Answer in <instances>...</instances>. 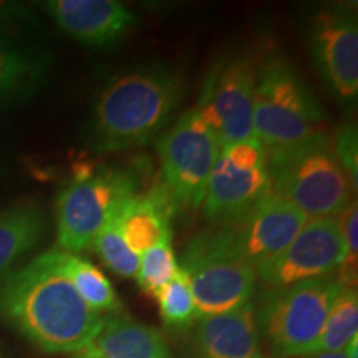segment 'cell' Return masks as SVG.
Masks as SVG:
<instances>
[{"label":"cell","mask_w":358,"mask_h":358,"mask_svg":"<svg viewBox=\"0 0 358 358\" xmlns=\"http://www.w3.org/2000/svg\"><path fill=\"white\" fill-rule=\"evenodd\" d=\"M0 315L48 353H80L105 322L65 275L60 250L40 254L0 279Z\"/></svg>","instance_id":"cell-1"},{"label":"cell","mask_w":358,"mask_h":358,"mask_svg":"<svg viewBox=\"0 0 358 358\" xmlns=\"http://www.w3.org/2000/svg\"><path fill=\"white\" fill-rule=\"evenodd\" d=\"M185 95V83L163 64L123 71L103 87L93 106L90 143L96 153L145 146L166 127Z\"/></svg>","instance_id":"cell-2"},{"label":"cell","mask_w":358,"mask_h":358,"mask_svg":"<svg viewBox=\"0 0 358 358\" xmlns=\"http://www.w3.org/2000/svg\"><path fill=\"white\" fill-rule=\"evenodd\" d=\"M271 191L307 219L338 217L352 203V187L324 129L297 145L266 151Z\"/></svg>","instance_id":"cell-3"},{"label":"cell","mask_w":358,"mask_h":358,"mask_svg":"<svg viewBox=\"0 0 358 358\" xmlns=\"http://www.w3.org/2000/svg\"><path fill=\"white\" fill-rule=\"evenodd\" d=\"M179 267L189 280L198 319L236 310L256 292V268L243 256L227 226L192 237Z\"/></svg>","instance_id":"cell-4"},{"label":"cell","mask_w":358,"mask_h":358,"mask_svg":"<svg viewBox=\"0 0 358 358\" xmlns=\"http://www.w3.org/2000/svg\"><path fill=\"white\" fill-rule=\"evenodd\" d=\"M325 111L287 60L259 64L252 105V134L266 151L297 145L322 131Z\"/></svg>","instance_id":"cell-5"},{"label":"cell","mask_w":358,"mask_h":358,"mask_svg":"<svg viewBox=\"0 0 358 358\" xmlns=\"http://www.w3.org/2000/svg\"><path fill=\"white\" fill-rule=\"evenodd\" d=\"M342 287L337 277L327 275L268 290L259 313V324L277 358L307 355Z\"/></svg>","instance_id":"cell-6"},{"label":"cell","mask_w":358,"mask_h":358,"mask_svg":"<svg viewBox=\"0 0 358 358\" xmlns=\"http://www.w3.org/2000/svg\"><path fill=\"white\" fill-rule=\"evenodd\" d=\"M138 192L136 176L118 168L85 169L57 196V244L64 252L92 248L103 222L120 201Z\"/></svg>","instance_id":"cell-7"},{"label":"cell","mask_w":358,"mask_h":358,"mask_svg":"<svg viewBox=\"0 0 358 358\" xmlns=\"http://www.w3.org/2000/svg\"><path fill=\"white\" fill-rule=\"evenodd\" d=\"M222 145L194 108L187 110L158 141L163 189L174 208L203 206L206 185Z\"/></svg>","instance_id":"cell-8"},{"label":"cell","mask_w":358,"mask_h":358,"mask_svg":"<svg viewBox=\"0 0 358 358\" xmlns=\"http://www.w3.org/2000/svg\"><path fill=\"white\" fill-rule=\"evenodd\" d=\"M271 191L267 155L256 138L222 146L208 179L204 216L216 227L236 224Z\"/></svg>","instance_id":"cell-9"},{"label":"cell","mask_w":358,"mask_h":358,"mask_svg":"<svg viewBox=\"0 0 358 358\" xmlns=\"http://www.w3.org/2000/svg\"><path fill=\"white\" fill-rule=\"evenodd\" d=\"M259 60L234 53L219 58L206 73L196 105L201 118L217 134L222 146L254 138L252 105Z\"/></svg>","instance_id":"cell-10"},{"label":"cell","mask_w":358,"mask_h":358,"mask_svg":"<svg viewBox=\"0 0 358 358\" xmlns=\"http://www.w3.org/2000/svg\"><path fill=\"white\" fill-rule=\"evenodd\" d=\"M345 257V241L338 217L308 219L279 256L256 268L267 287L279 289L327 277Z\"/></svg>","instance_id":"cell-11"},{"label":"cell","mask_w":358,"mask_h":358,"mask_svg":"<svg viewBox=\"0 0 358 358\" xmlns=\"http://www.w3.org/2000/svg\"><path fill=\"white\" fill-rule=\"evenodd\" d=\"M308 47L327 87L343 103L358 96V24L350 7H332L313 17Z\"/></svg>","instance_id":"cell-12"},{"label":"cell","mask_w":358,"mask_h":358,"mask_svg":"<svg viewBox=\"0 0 358 358\" xmlns=\"http://www.w3.org/2000/svg\"><path fill=\"white\" fill-rule=\"evenodd\" d=\"M308 219L289 201L268 191L229 231L254 268L264 266L292 243Z\"/></svg>","instance_id":"cell-13"},{"label":"cell","mask_w":358,"mask_h":358,"mask_svg":"<svg viewBox=\"0 0 358 358\" xmlns=\"http://www.w3.org/2000/svg\"><path fill=\"white\" fill-rule=\"evenodd\" d=\"M43 8L62 32L85 47H110L138 20L116 0H48Z\"/></svg>","instance_id":"cell-14"},{"label":"cell","mask_w":358,"mask_h":358,"mask_svg":"<svg viewBox=\"0 0 358 358\" xmlns=\"http://www.w3.org/2000/svg\"><path fill=\"white\" fill-rule=\"evenodd\" d=\"M192 358H262L257 315L252 303L196 320L191 337Z\"/></svg>","instance_id":"cell-15"},{"label":"cell","mask_w":358,"mask_h":358,"mask_svg":"<svg viewBox=\"0 0 358 358\" xmlns=\"http://www.w3.org/2000/svg\"><path fill=\"white\" fill-rule=\"evenodd\" d=\"M53 57L37 40H0V110L20 106L50 77Z\"/></svg>","instance_id":"cell-16"},{"label":"cell","mask_w":358,"mask_h":358,"mask_svg":"<svg viewBox=\"0 0 358 358\" xmlns=\"http://www.w3.org/2000/svg\"><path fill=\"white\" fill-rule=\"evenodd\" d=\"M173 201L166 191L161 189L151 194H136L120 201L116 206L118 226L124 243L138 257L171 234V214L174 211Z\"/></svg>","instance_id":"cell-17"},{"label":"cell","mask_w":358,"mask_h":358,"mask_svg":"<svg viewBox=\"0 0 358 358\" xmlns=\"http://www.w3.org/2000/svg\"><path fill=\"white\" fill-rule=\"evenodd\" d=\"M80 358H171L166 340L153 327L123 315L105 317L92 343Z\"/></svg>","instance_id":"cell-18"},{"label":"cell","mask_w":358,"mask_h":358,"mask_svg":"<svg viewBox=\"0 0 358 358\" xmlns=\"http://www.w3.org/2000/svg\"><path fill=\"white\" fill-rule=\"evenodd\" d=\"M47 229V213L35 201L22 199L0 208V279L38 248Z\"/></svg>","instance_id":"cell-19"},{"label":"cell","mask_w":358,"mask_h":358,"mask_svg":"<svg viewBox=\"0 0 358 358\" xmlns=\"http://www.w3.org/2000/svg\"><path fill=\"white\" fill-rule=\"evenodd\" d=\"M60 264L83 302L98 313L122 315L123 303L111 282L95 264L87 259L60 250Z\"/></svg>","instance_id":"cell-20"},{"label":"cell","mask_w":358,"mask_h":358,"mask_svg":"<svg viewBox=\"0 0 358 358\" xmlns=\"http://www.w3.org/2000/svg\"><path fill=\"white\" fill-rule=\"evenodd\" d=\"M353 338H358V295L355 287L343 285L319 338L306 357L322 352H343Z\"/></svg>","instance_id":"cell-21"},{"label":"cell","mask_w":358,"mask_h":358,"mask_svg":"<svg viewBox=\"0 0 358 358\" xmlns=\"http://www.w3.org/2000/svg\"><path fill=\"white\" fill-rule=\"evenodd\" d=\"M153 297L158 301L161 319L169 329H189L198 320L189 280L181 267L168 284L156 290Z\"/></svg>","instance_id":"cell-22"},{"label":"cell","mask_w":358,"mask_h":358,"mask_svg":"<svg viewBox=\"0 0 358 358\" xmlns=\"http://www.w3.org/2000/svg\"><path fill=\"white\" fill-rule=\"evenodd\" d=\"M116 206L113 208V211L110 213V216L106 217V221L103 222V226L100 227V231H98L95 239H93V244L90 249L95 250L110 271H113L115 274H118L120 277H128V279H131V277L136 275L140 257H138L136 254H133L127 243H124L122 231H120L118 226Z\"/></svg>","instance_id":"cell-23"},{"label":"cell","mask_w":358,"mask_h":358,"mask_svg":"<svg viewBox=\"0 0 358 358\" xmlns=\"http://www.w3.org/2000/svg\"><path fill=\"white\" fill-rule=\"evenodd\" d=\"M179 264L173 249L171 234L164 236L158 244L140 256L134 279L143 292L155 295L156 290L168 284L178 274Z\"/></svg>","instance_id":"cell-24"},{"label":"cell","mask_w":358,"mask_h":358,"mask_svg":"<svg viewBox=\"0 0 358 358\" xmlns=\"http://www.w3.org/2000/svg\"><path fill=\"white\" fill-rule=\"evenodd\" d=\"M38 19L22 3L0 2V40H37Z\"/></svg>","instance_id":"cell-25"},{"label":"cell","mask_w":358,"mask_h":358,"mask_svg":"<svg viewBox=\"0 0 358 358\" xmlns=\"http://www.w3.org/2000/svg\"><path fill=\"white\" fill-rule=\"evenodd\" d=\"M334 155L338 164L342 166L343 173L347 174L348 182L353 194H357L358 182V134L357 127L353 123L343 124L335 133V140H332Z\"/></svg>","instance_id":"cell-26"},{"label":"cell","mask_w":358,"mask_h":358,"mask_svg":"<svg viewBox=\"0 0 358 358\" xmlns=\"http://www.w3.org/2000/svg\"><path fill=\"white\" fill-rule=\"evenodd\" d=\"M302 358H348L345 352H322V353H313V355L302 357Z\"/></svg>","instance_id":"cell-27"},{"label":"cell","mask_w":358,"mask_h":358,"mask_svg":"<svg viewBox=\"0 0 358 358\" xmlns=\"http://www.w3.org/2000/svg\"><path fill=\"white\" fill-rule=\"evenodd\" d=\"M0 358H6V355H3L2 350H0Z\"/></svg>","instance_id":"cell-28"},{"label":"cell","mask_w":358,"mask_h":358,"mask_svg":"<svg viewBox=\"0 0 358 358\" xmlns=\"http://www.w3.org/2000/svg\"><path fill=\"white\" fill-rule=\"evenodd\" d=\"M78 358H80V357H78Z\"/></svg>","instance_id":"cell-29"},{"label":"cell","mask_w":358,"mask_h":358,"mask_svg":"<svg viewBox=\"0 0 358 358\" xmlns=\"http://www.w3.org/2000/svg\"><path fill=\"white\" fill-rule=\"evenodd\" d=\"M262 358H264V357H262Z\"/></svg>","instance_id":"cell-30"}]
</instances>
